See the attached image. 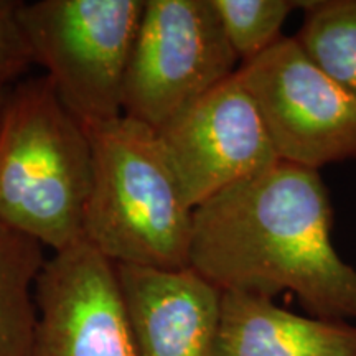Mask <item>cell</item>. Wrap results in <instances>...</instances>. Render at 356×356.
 Here are the masks:
<instances>
[{"label":"cell","instance_id":"obj_1","mask_svg":"<svg viewBox=\"0 0 356 356\" xmlns=\"http://www.w3.org/2000/svg\"><path fill=\"white\" fill-rule=\"evenodd\" d=\"M317 170L277 162L193 210L190 267L221 292H291L310 317L356 320V269L332 243Z\"/></svg>","mask_w":356,"mask_h":356},{"label":"cell","instance_id":"obj_2","mask_svg":"<svg viewBox=\"0 0 356 356\" xmlns=\"http://www.w3.org/2000/svg\"><path fill=\"white\" fill-rule=\"evenodd\" d=\"M84 127L92 150L84 241L114 264L190 267L193 208L157 131L124 114Z\"/></svg>","mask_w":356,"mask_h":356},{"label":"cell","instance_id":"obj_3","mask_svg":"<svg viewBox=\"0 0 356 356\" xmlns=\"http://www.w3.org/2000/svg\"><path fill=\"white\" fill-rule=\"evenodd\" d=\"M92 150L47 76L10 88L0 122V221L53 252L84 241Z\"/></svg>","mask_w":356,"mask_h":356},{"label":"cell","instance_id":"obj_4","mask_svg":"<svg viewBox=\"0 0 356 356\" xmlns=\"http://www.w3.org/2000/svg\"><path fill=\"white\" fill-rule=\"evenodd\" d=\"M145 0L20 2L17 19L33 63L83 126L122 115L129 58Z\"/></svg>","mask_w":356,"mask_h":356},{"label":"cell","instance_id":"obj_5","mask_svg":"<svg viewBox=\"0 0 356 356\" xmlns=\"http://www.w3.org/2000/svg\"><path fill=\"white\" fill-rule=\"evenodd\" d=\"M238 68L211 0H145L124 79L122 114L159 131Z\"/></svg>","mask_w":356,"mask_h":356},{"label":"cell","instance_id":"obj_6","mask_svg":"<svg viewBox=\"0 0 356 356\" xmlns=\"http://www.w3.org/2000/svg\"><path fill=\"white\" fill-rule=\"evenodd\" d=\"M279 162L317 170L356 159V102L293 37L239 66Z\"/></svg>","mask_w":356,"mask_h":356},{"label":"cell","instance_id":"obj_7","mask_svg":"<svg viewBox=\"0 0 356 356\" xmlns=\"http://www.w3.org/2000/svg\"><path fill=\"white\" fill-rule=\"evenodd\" d=\"M157 134L193 210L279 162L256 104L236 73L191 102Z\"/></svg>","mask_w":356,"mask_h":356},{"label":"cell","instance_id":"obj_8","mask_svg":"<svg viewBox=\"0 0 356 356\" xmlns=\"http://www.w3.org/2000/svg\"><path fill=\"white\" fill-rule=\"evenodd\" d=\"M35 307L25 356H136L115 264L86 241L47 259Z\"/></svg>","mask_w":356,"mask_h":356},{"label":"cell","instance_id":"obj_9","mask_svg":"<svg viewBox=\"0 0 356 356\" xmlns=\"http://www.w3.org/2000/svg\"><path fill=\"white\" fill-rule=\"evenodd\" d=\"M136 356H213L220 289L191 267L115 264Z\"/></svg>","mask_w":356,"mask_h":356},{"label":"cell","instance_id":"obj_10","mask_svg":"<svg viewBox=\"0 0 356 356\" xmlns=\"http://www.w3.org/2000/svg\"><path fill=\"white\" fill-rule=\"evenodd\" d=\"M213 356H356V325L293 314L254 293L222 292Z\"/></svg>","mask_w":356,"mask_h":356},{"label":"cell","instance_id":"obj_11","mask_svg":"<svg viewBox=\"0 0 356 356\" xmlns=\"http://www.w3.org/2000/svg\"><path fill=\"white\" fill-rule=\"evenodd\" d=\"M44 262L42 244L0 221V356H25L37 307L35 284Z\"/></svg>","mask_w":356,"mask_h":356},{"label":"cell","instance_id":"obj_12","mask_svg":"<svg viewBox=\"0 0 356 356\" xmlns=\"http://www.w3.org/2000/svg\"><path fill=\"white\" fill-rule=\"evenodd\" d=\"M297 42L307 56L356 102V0H300Z\"/></svg>","mask_w":356,"mask_h":356},{"label":"cell","instance_id":"obj_13","mask_svg":"<svg viewBox=\"0 0 356 356\" xmlns=\"http://www.w3.org/2000/svg\"><path fill=\"white\" fill-rule=\"evenodd\" d=\"M239 66L254 60L282 38L284 22L299 2L293 0H211Z\"/></svg>","mask_w":356,"mask_h":356},{"label":"cell","instance_id":"obj_14","mask_svg":"<svg viewBox=\"0 0 356 356\" xmlns=\"http://www.w3.org/2000/svg\"><path fill=\"white\" fill-rule=\"evenodd\" d=\"M19 3L15 0H0V81L8 84L33 63L17 19Z\"/></svg>","mask_w":356,"mask_h":356},{"label":"cell","instance_id":"obj_15","mask_svg":"<svg viewBox=\"0 0 356 356\" xmlns=\"http://www.w3.org/2000/svg\"><path fill=\"white\" fill-rule=\"evenodd\" d=\"M10 84L8 83H2L0 81V122H2V115H3V109H6L7 99H8V92H10Z\"/></svg>","mask_w":356,"mask_h":356}]
</instances>
